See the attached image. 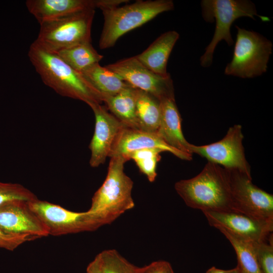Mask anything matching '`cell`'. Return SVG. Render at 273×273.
<instances>
[{
	"label": "cell",
	"mask_w": 273,
	"mask_h": 273,
	"mask_svg": "<svg viewBox=\"0 0 273 273\" xmlns=\"http://www.w3.org/2000/svg\"><path fill=\"white\" fill-rule=\"evenodd\" d=\"M110 158L106 178L93 196L89 209L85 211L89 231L111 223L134 207L131 195L133 183L124 171L128 160L122 156Z\"/></svg>",
	"instance_id": "6da1fadb"
},
{
	"label": "cell",
	"mask_w": 273,
	"mask_h": 273,
	"mask_svg": "<svg viewBox=\"0 0 273 273\" xmlns=\"http://www.w3.org/2000/svg\"><path fill=\"white\" fill-rule=\"evenodd\" d=\"M28 55L44 83L60 95L80 100L89 107L103 103L102 96L83 75L56 53L34 41L29 47Z\"/></svg>",
	"instance_id": "7a4b0ae2"
},
{
	"label": "cell",
	"mask_w": 273,
	"mask_h": 273,
	"mask_svg": "<svg viewBox=\"0 0 273 273\" xmlns=\"http://www.w3.org/2000/svg\"><path fill=\"white\" fill-rule=\"evenodd\" d=\"M186 204L203 211H235L227 170L208 162L198 175L174 185Z\"/></svg>",
	"instance_id": "3957f363"
},
{
	"label": "cell",
	"mask_w": 273,
	"mask_h": 273,
	"mask_svg": "<svg viewBox=\"0 0 273 273\" xmlns=\"http://www.w3.org/2000/svg\"><path fill=\"white\" fill-rule=\"evenodd\" d=\"M173 8L174 3L171 0H139L129 5L102 9L104 25L99 48L106 49L113 47L127 32Z\"/></svg>",
	"instance_id": "277c9868"
},
{
	"label": "cell",
	"mask_w": 273,
	"mask_h": 273,
	"mask_svg": "<svg viewBox=\"0 0 273 273\" xmlns=\"http://www.w3.org/2000/svg\"><path fill=\"white\" fill-rule=\"evenodd\" d=\"M201 6L204 20L212 23L215 19L216 22L212 39L200 59L203 67L211 65L214 50L221 40H225L229 46L233 45L231 27L236 19L248 17L255 20L256 16L264 22L270 20L268 17L258 15L254 4L248 0H203Z\"/></svg>",
	"instance_id": "5b68a950"
},
{
	"label": "cell",
	"mask_w": 273,
	"mask_h": 273,
	"mask_svg": "<svg viewBox=\"0 0 273 273\" xmlns=\"http://www.w3.org/2000/svg\"><path fill=\"white\" fill-rule=\"evenodd\" d=\"M233 56L224 69L226 75L250 78L266 72L272 44L260 33L236 26Z\"/></svg>",
	"instance_id": "8992f818"
},
{
	"label": "cell",
	"mask_w": 273,
	"mask_h": 273,
	"mask_svg": "<svg viewBox=\"0 0 273 273\" xmlns=\"http://www.w3.org/2000/svg\"><path fill=\"white\" fill-rule=\"evenodd\" d=\"M95 13V10H88L43 23L40 24L39 32L34 41L53 52L91 42Z\"/></svg>",
	"instance_id": "52a82bcc"
},
{
	"label": "cell",
	"mask_w": 273,
	"mask_h": 273,
	"mask_svg": "<svg viewBox=\"0 0 273 273\" xmlns=\"http://www.w3.org/2000/svg\"><path fill=\"white\" fill-rule=\"evenodd\" d=\"M225 169L235 211L258 218L273 219V195L254 185L251 176L238 170Z\"/></svg>",
	"instance_id": "ba28073f"
},
{
	"label": "cell",
	"mask_w": 273,
	"mask_h": 273,
	"mask_svg": "<svg viewBox=\"0 0 273 273\" xmlns=\"http://www.w3.org/2000/svg\"><path fill=\"white\" fill-rule=\"evenodd\" d=\"M242 126L235 124L229 128L221 140L209 145H190L191 153L205 158L208 162L215 163L226 169H235L251 175L243 146Z\"/></svg>",
	"instance_id": "9c48e42d"
},
{
	"label": "cell",
	"mask_w": 273,
	"mask_h": 273,
	"mask_svg": "<svg viewBox=\"0 0 273 273\" xmlns=\"http://www.w3.org/2000/svg\"><path fill=\"white\" fill-rule=\"evenodd\" d=\"M106 67L132 87L151 94L159 101L166 98H174L170 74L164 76L153 72L135 56L122 59Z\"/></svg>",
	"instance_id": "30bf717a"
},
{
	"label": "cell",
	"mask_w": 273,
	"mask_h": 273,
	"mask_svg": "<svg viewBox=\"0 0 273 273\" xmlns=\"http://www.w3.org/2000/svg\"><path fill=\"white\" fill-rule=\"evenodd\" d=\"M209 224L221 228L251 242L268 241L272 239L273 219L254 217L235 211H202Z\"/></svg>",
	"instance_id": "8fae6325"
},
{
	"label": "cell",
	"mask_w": 273,
	"mask_h": 273,
	"mask_svg": "<svg viewBox=\"0 0 273 273\" xmlns=\"http://www.w3.org/2000/svg\"><path fill=\"white\" fill-rule=\"evenodd\" d=\"M31 210L47 229L49 235L61 236L89 231L86 212H74L37 198L28 203Z\"/></svg>",
	"instance_id": "7c38bea8"
},
{
	"label": "cell",
	"mask_w": 273,
	"mask_h": 273,
	"mask_svg": "<svg viewBox=\"0 0 273 273\" xmlns=\"http://www.w3.org/2000/svg\"><path fill=\"white\" fill-rule=\"evenodd\" d=\"M95 118V129L89 144V164L97 167L109 156L113 145L121 129L125 126L100 104L90 106Z\"/></svg>",
	"instance_id": "4fadbf2b"
},
{
	"label": "cell",
	"mask_w": 273,
	"mask_h": 273,
	"mask_svg": "<svg viewBox=\"0 0 273 273\" xmlns=\"http://www.w3.org/2000/svg\"><path fill=\"white\" fill-rule=\"evenodd\" d=\"M123 0H27L28 11L39 24L74 13L121 5Z\"/></svg>",
	"instance_id": "5bb4252c"
},
{
	"label": "cell",
	"mask_w": 273,
	"mask_h": 273,
	"mask_svg": "<svg viewBox=\"0 0 273 273\" xmlns=\"http://www.w3.org/2000/svg\"><path fill=\"white\" fill-rule=\"evenodd\" d=\"M28 203L14 201L0 206V229L8 234L37 239L49 236L46 226L30 208Z\"/></svg>",
	"instance_id": "9a60e30c"
},
{
	"label": "cell",
	"mask_w": 273,
	"mask_h": 273,
	"mask_svg": "<svg viewBox=\"0 0 273 273\" xmlns=\"http://www.w3.org/2000/svg\"><path fill=\"white\" fill-rule=\"evenodd\" d=\"M155 148L168 152L184 160H191L192 155L178 151L167 145L157 133L145 131L139 129L123 127L113 145L109 157L125 156L133 151Z\"/></svg>",
	"instance_id": "2e32d148"
},
{
	"label": "cell",
	"mask_w": 273,
	"mask_h": 273,
	"mask_svg": "<svg viewBox=\"0 0 273 273\" xmlns=\"http://www.w3.org/2000/svg\"><path fill=\"white\" fill-rule=\"evenodd\" d=\"M161 118L158 135L171 147L192 155L190 145L186 140L181 129V118L174 98L160 100Z\"/></svg>",
	"instance_id": "e0dca14e"
},
{
	"label": "cell",
	"mask_w": 273,
	"mask_h": 273,
	"mask_svg": "<svg viewBox=\"0 0 273 273\" xmlns=\"http://www.w3.org/2000/svg\"><path fill=\"white\" fill-rule=\"evenodd\" d=\"M179 37L174 30L168 31L156 39L136 58L146 67L153 72L167 76V64L170 53Z\"/></svg>",
	"instance_id": "ac0fdd59"
},
{
	"label": "cell",
	"mask_w": 273,
	"mask_h": 273,
	"mask_svg": "<svg viewBox=\"0 0 273 273\" xmlns=\"http://www.w3.org/2000/svg\"><path fill=\"white\" fill-rule=\"evenodd\" d=\"M136 95L137 88L129 86L115 95L103 97L102 101L126 127L138 129L135 116Z\"/></svg>",
	"instance_id": "d6986e66"
},
{
	"label": "cell",
	"mask_w": 273,
	"mask_h": 273,
	"mask_svg": "<svg viewBox=\"0 0 273 273\" xmlns=\"http://www.w3.org/2000/svg\"><path fill=\"white\" fill-rule=\"evenodd\" d=\"M103 97L115 95L131 86L106 66L96 63L81 73Z\"/></svg>",
	"instance_id": "ffe728a7"
},
{
	"label": "cell",
	"mask_w": 273,
	"mask_h": 273,
	"mask_svg": "<svg viewBox=\"0 0 273 273\" xmlns=\"http://www.w3.org/2000/svg\"><path fill=\"white\" fill-rule=\"evenodd\" d=\"M135 116L139 129L157 133L161 118L160 101L137 88Z\"/></svg>",
	"instance_id": "44dd1931"
},
{
	"label": "cell",
	"mask_w": 273,
	"mask_h": 273,
	"mask_svg": "<svg viewBox=\"0 0 273 273\" xmlns=\"http://www.w3.org/2000/svg\"><path fill=\"white\" fill-rule=\"evenodd\" d=\"M91 42L61 49L54 53L73 69L81 73L94 64L99 63L103 57L94 49Z\"/></svg>",
	"instance_id": "7402d4cb"
},
{
	"label": "cell",
	"mask_w": 273,
	"mask_h": 273,
	"mask_svg": "<svg viewBox=\"0 0 273 273\" xmlns=\"http://www.w3.org/2000/svg\"><path fill=\"white\" fill-rule=\"evenodd\" d=\"M216 229L226 237L234 248L240 273H262L252 242L236 236L221 228Z\"/></svg>",
	"instance_id": "603a6c76"
},
{
	"label": "cell",
	"mask_w": 273,
	"mask_h": 273,
	"mask_svg": "<svg viewBox=\"0 0 273 273\" xmlns=\"http://www.w3.org/2000/svg\"><path fill=\"white\" fill-rule=\"evenodd\" d=\"M163 152L159 149H144L133 151L124 157L127 160L132 159L140 171L152 183L157 176V165L161 159L160 154Z\"/></svg>",
	"instance_id": "cb8c5ba5"
},
{
	"label": "cell",
	"mask_w": 273,
	"mask_h": 273,
	"mask_svg": "<svg viewBox=\"0 0 273 273\" xmlns=\"http://www.w3.org/2000/svg\"><path fill=\"white\" fill-rule=\"evenodd\" d=\"M97 256L103 273H138L134 265L114 249L102 251Z\"/></svg>",
	"instance_id": "d4e9b609"
},
{
	"label": "cell",
	"mask_w": 273,
	"mask_h": 273,
	"mask_svg": "<svg viewBox=\"0 0 273 273\" xmlns=\"http://www.w3.org/2000/svg\"><path fill=\"white\" fill-rule=\"evenodd\" d=\"M36 198L33 193L21 184L0 181V206L14 201L30 202Z\"/></svg>",
	"instance_id": "484cf974"
},
{
	"label": "cell",
	"mask_w": 273,
	"mask_h": 273,
	"mask_svg": "<svg viewBox=\"0 0 273 273\" xmlns=\"http://www.w3.org/2000/svg\"><path fill=\"white\" fill-rule=\"evenodd\" d=\"M252 243L262 273H273L272 239L268 241Z\"/></svg>",
	"instance_id": "4316f807"
},
{
	"label": "cell",
	"mask_w": 273,
	"mask_h": 273,
	"mask_svg": "<svg viewBox=\"0 0 273 273\" xmlns=\"http://www.w3.org/2000/svg\"><path fill=\"white\" fill-rule=\"evenodd\" d=\"M37 239L30 236L8 234L0 229V249L14 251L22 244Z\"/></svg>",
	"instance_id": "83f0119b"
},
{
	"label": "cell",
	"mask_w": 273,
	"mask_h": 273,
	"mask_svg": "<svg viewBox=\"0 0 273 273\" xmlns=\"http://www.w3.org/2000/svg\"><path fill=\"white\" fill-rule=\"evenodd\" d=\"M138 273H174L171 264L164 260L151 262L147 265L138 267Z\"/></svg>",
	"instance_id": "f1b7e54d"
},
{
	"label": "cell",
	"mask_w": 273,
	"mask_h": 273,
	"mask_svg": "<svg viewBox=\"0 0 273 273\" xmlns=\"http://www.w3.org/2000/svg\"><path fill=\"white\" fill-rule=\"evenodd\" d=\"M86 273H103L97 255L95 259L88 264L86 268Z\"/></svg>",
	"instance_id": "f546056e"
},
{
	"label": "cell",
	"mask_w": 273,
	"mask_h": 273,
	"mask_svg": "<svg viewBox=\"0 0 273 273\" xmlns=\"http://www.w3.org/2000/svg\"><path fill=\"white\" fill-rule=\"evenodd\" d=\"M206 273H240V269L238 266L231 269L225 270L212 266L209 268Z\"/></svg>",
	"instance_id": "4dcf8cb0"
}]
</instances>
